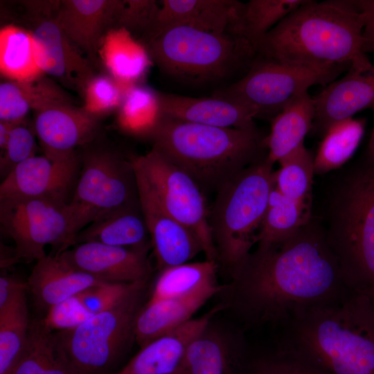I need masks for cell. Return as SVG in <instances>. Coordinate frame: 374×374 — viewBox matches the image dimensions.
<instances>
[{"label":"cell","mask_w":374,"mask_h":374,"mask_svg":"<svg viewBox=\"0 0 374 374\" xmlns=\"http://www.w3.org/2000/svg\"><path fill=\"white\" fill-rule=\"evenodd\" d=\"M98 55L110 76L125 86L136 84L151 63L148 51L123 27L109 28L103 37Z\"/></svg>","instance_id":"83f0119b"},{"label":"cell","mask_w":374,"mask_h":374,"mask_svg":"<svg viewBox=\"0 0 374 374\" xmlns=\"http://www.w3.org/2000/svg\"><path fill=\"white\" fill-rule=\"evenodd\" d=\"M147 136L153 149L190 175L202 188L217 191L262 157L265 147L257 130L217 127L162 115Z\"/></svg>","instance_id":"277c9868"},{"label":"cell","mask_w":374,"mask_h":374,"mask_svg":"<svg viewBox=\"0 0 374 374\" xmlns=\"http://www.w3.org/2000/svg\"><path fill=\"white\" fill-rule=\"evenodd\" d=\"M71 104L67 94L43 76L27 81H3L0 84V121L23 122L26 115L46 108Z\"/></svg>","instance_id":"f1b7e54d"},{"label":"cell","mask_w":374,"mask_h":374,"mask_svg":"<svg viewBox=\"0 0 374 374\" xmlns=\"http://www.w3.org/2000/svg\"><path fill=\"white\" fill-rule=\"evenodd\" d=\"M13 374H80L71 362L57 333L44 320L29 326L28 344Z\"/></svg>","instance_id":"f546056e"},{"label":"cell","mask_w":374,"mask_h":374,"mask_svg":"<svg viewBox=\"0 0 374 374\" xmlns=\"http://www.w3.org/2000/svg\"><path fill=\"white\" fill-rule=\"evenodd\" d=\"M220 290L215 282L184 296L149 300L137 313L134 337L141 348L177 328Z\"/></svg>","instance_id":"603a6c76"},{"label":"cell","mask_w":374,"mask_h":374,"mask_svg":"<svg viewBox=\"0 0 374 374\" xmlns=\"http://www.w3.org/2000/svg\"><path fill=\"white\" fill-rule=\"evenodd\" d=\"M130 87L121 84L110 75H94L82 90L84 104L82 107L98 118L118 109Z\"/></svg>","instance_id":"60d3db41"},{"label":"cell","mask_w":374,"mask_h":374,"mask_svg":"<svg viewBox=\"0 0 374 374\" xmlns=\"http://www.w3.org/2000/svg\"><path fill=\"white\" fill-rule=\"evenodd\" d=\"M31 32L37 63L44 74L84 89L93 73L91 64L80 53L58 24L55 16L37 18Z\"/></svg>","instance_id":"e0dca14e"},{"label":"cell","mask_w":374,"mask_h":374,"mask_svg":"<svg viewBox=\"0 0 374 374\" xmlns=\"http://www.w3.org/2000/svg\"><path fill=\"white\" fill-rule=\"evenodd\" d=\"M79 168L75 153L35 155L15 166L0 184V200L42 199L66 202Z\"/></svg>","instance_id":"4fadbf2b"},{"label":"cell","mask_w":374,"mask_h":374,"mask_svg":"<svg viewBox=\"0 0 374 374\" xmlns=\"http://www.w3.org/2000/svg\"><path fill=\"white\" fill-rule=\"evenodd\" d=\"M267 154L225 183L209 215L217 257L235 272L251 254L275 187Z\"/></svg>","instance_id":"8992f818"},{"label":"cell","mask_w":374,"mask_h":374,"mask_svg":"<svg viewBox=\"0 0 374 374\" xmlns=\"http://www.w3.org/2000/svg\"><path fill=\"white\" fill-rule=\"evenodd\" d=\"M143 284L105 283L90 287L51 308L47 312L46 322L53 330L72 329Z\"/></svg>","instance_id":"4316f807"},{"label":"cell","mask_w":374,"mask_h":374,"mask_svg":"<svg viewBox=\"0 0 374 374\" xmlns=\"http://www.w3.org/2000/svg\"><path fill=\"white\" fill-rule=\"evenodd\" d=\"M98 127V118L71 104L35 112L34 120L35 134L44 154L51 158L75 153V148L91 140Z\"/></svg>","instance_id":"ac0fdd59"},{"label":"cell","mask_w":374,"mask_h":374,"mask_svg":"<svg viewBox=\"0 0 374 374\" xmlns=\"http://www.w3.org/2000/svg\"><path fill=\"white\" fill-rule=\"evenodd\" d=\"M152 60L169 76L204 84L251 65L256 54L243 37L216 34L186 26L170 28L149 42Z\"/></svg>","instance_id":"52a82bcc"},{"label":"cell","mask_w":374,"mask_h":374,"mask_svg":"<svg viewBox=\"0 0 374 374\" xmlns=\"http://www.w3.org/2000/svg\"><path fill=\"white\" fill-rule=\"evenodd\" d=\"M144 285L79 326L57 332L71 362L80 374H98L108 368L134 336Z\"/></svg>","instance_id":"30bf717a"},{"label":"cell","mask_w":374,"mask_h":374,"mask_svg":"<svg viewBox=\"0 0 374 374\" xmlns=\"http://www.w3.org/2000/svg\"><path fill=\"white\" fill-rule=\"evenodd\" d=\"M29 326L25 294L0 313V374H13L28 344Z\"/></svg>","instance_id":"d590c367"},{"label":"cell","mask_w":374,"mask_h":374,"mask_svg":"<svg viewBox=\"0 0 374 374\" xmlns=\"http://www.w3.org/2000/svg\"><path fill=\"white\" fill-rule=\"evenodd\" d=\"M366 158L370 161H374V127L369 140Z\"/></svg>","instance_id":"7dc6e473"},{"label":"cell","mask_w":374,"mask_h":374,"mask_svg":"<svg viewBox=\"0 0 374 374\" xmlns=\"http://www.w3.org/2000/svg\"><path fill=\"white\" fill-rule=\"evenodd\" d=\"M279 341L328 374H374V303L352 292L303 310L279 325Z\"/></svg>","instance_id":"3957f363"},{"label":"cell","mask_w":374,"mask_h":374,"mask_svg":"<svg viewBox=\"0 0 374 374\" xmlns=\"http://www.w3.org/2000/svg\"><path fill=\"white\" fill-rule=\"evenodd\" d=\"M0 222L15 244L13 262L37 261L46 255L47 245L60 253L81 231L69 202L51 199L0 200Z\"/></svg>","instance_id":"9c48e42d"},{"label":"cell","mask_w":374,"mask_h":374,"mask_svg":"<svg viewBox=\"0 0 374 374\" xmlns=\"http://www.w3.org/2000/svg\"><path fill=\"white\" fill-rule=\"evenodd\" d=\"M305 0H251L244 3L236 35L253 48L281 20Z\"/></svg>","instance_id":"8d00e7d4"},{"label":"cell","mask_w":374,"mask_h":374,"mask_svg":"<svg viewBox=\"0 0 374 374\" xmlns=\"http://www.w3.org/2000/svg\"><path fill=\"white\" fill-rule=\"evenodd\" d=\"M274 171L275 188L284 196L311 202L314 172V157L304 145L281 159Z\"/></svg>","instance_id":"74e56055"},{"label":"cell","mask_w":374,"mask_h":374,"mask_svg":"<svg viewBox=\"0 0 374 374\" xmlns=\"http://www.w3.org/2000/svg\"><path fill=\"white\" fill-rule=\"evenodd\" d=\"M364 126V121L353 117L332 124L314 157V172L326 173L350 159L362 141Z\"/></svg>","instance_id":"d6a6232c"},{"label":"cell","mask_w":374,"mask_h":374,"mask_svg":"<svg viewBox=\"0 0 374 374\" xmlns=\"http://www.w3.org/2000/svg\"><path fill=\"white\" fill-rule=\"evenodd\" d=\"M324 231L343 281L374 303V161L349 170L334 186Z\"/></svg>","instance_id":"5b68a950"},{"label":"cell","mask_w":374,"mask_h":374,"mask_svg":"<svg viewBox=\"0 0 374 374\" xmlns=\"http://www.w3.org/2000/svg\"><path fill=\"white\" fill-rule=\"evenodd\" d=\"M243 5L233 0H163L146 31L149 42L165 30L179 26L235 35Z\"/></svg>","instance_id":"2e32d148"},{"label":"cell","mask_w":374,"mask_h":374,"mask_svg":"<svg viewBox=\"0 0 374 374\" xmlns=\"http://www.w3.org/2000/svg\"><path fill=\"white\" fill-rule=\"evenodd\" d=\"M314 100L315 118L312 130L324 134L332 124L374 107V72L348 71L328 84Z\"/></svg>","instance_id":"7402d4cb"},{"label":"cell","mask_w":374,"mask_h":374,"mask_svg":"<svg viewBox=\"0 0 374 374\" xmlns=\"http://www.w3.org/2000/svg\"><path fill=\"white\" fill-rule=\"evenodd\" d=\"M215 260L186 262L161 269L150 301L184 296L215 281Z\"/></svg>","instance_id":"e575fe53"},{"label":"cell","mask_w":374,"mask_h":374,"mask_svg":"<svg viewBox=\"0 0 374 374\" xmlns=\"http://www.w3.org/2000/svg\"><path fill=\"white\" fill-rule=\"evenodd\" d=\"M20 123L0 121V148L1 152L6 145L11 130L17 124Z\"/></svg>","instance_id":"bcb514c9"},{"label":"cell","mask_w":374,"mask_h":374,"mask_svg":"<svg viewBox=\"0 0 374 374\" xmlns=\"http://www.w3.org/2000/svg\"><path fill=\"white\" fill-rule=\"evenodd\" d=\"M235 274L240 308L253 322L279 326L296 312L339 302L353 292L323 226L312 217L286 240L258 246Z\"/></svg>","instance_id":"6da1fadb"},{"label":"cell","mask_w":374,"mask_h":374,"mask_svg":"<svg viewBox=\"0 0 374 374\" xmlns=\"http://www.w3.org/2000/svg\"><path fill=\"white\" fill-rule=\"evenodd\" d=\"M232 359L228 344L207 328L188 346L181 374H242L243 368L234 370Z\"/></svg>","instance_id":"836d02e7"},{"label":"cell","mask_w":374,"mask_h":374,"mask_svg":"<svg viewBox=\"0 0 374 374\" xmlns=\"http://www.w3.org/2000/svg\"><path fill=\"white\" fill-rule=\"evenodd\" d=\"M139 203L134 171L125 161L106 149L93 150L82 167L69 202L81 230L98 217Z\"/></svg>","instance_id":"7c38bea8"},{"label":"cell","mask_w":374,"mask_h":374,"mask_svg":"<svg viewBox=\"0 0 374 374\" xmlns=\"http://www.w3.org/2000/svg\"><path fill=\"white\" fill-rule=\"evenodd\" d=\"M315 118L314 98L305 92L296 97L272 118L269 134L264 139L267 159L272 165L304 145Z\"/></svg>","instance_id":"484cf974"},{"label":"cell","mask_w":374,"mask_h":374,"mask_svg":"<svg viewBox=\"0 0 374 374\" xmlns=\"http://www.w3.org/2000/svg\"><path fill=\"white\" fill-rule=\"evenodd\" d=\"M242 374H328L292 348L278 341L276 348L246 361Z\"/></svg>","instance_id":"ab89813d"},{"label":"cell","mask_w":374,"mask_h":374,"mask_svg":"<svg viewBox=\"0 0 374 374\" xmlns=\"http://www.w3.org/2000/svg\"><path fill=\"white\" fill-rule=\"evenodd\" d=\"M215 313L191 319L177 328L141 348L121 371L114 374H181L183 361L190 342L208 327Z\"/></svg>","instance_id":"ffe728a7"},{"label":"cell","mask_w":374,"mask_h":374,"mask_svg":"<svg viewBox=\"0 0 374 374\" xmlns=\"http://www.w3.org/2000/svg\"><path fill=\"white\" fill-rule=\"evenodd\" d=\"M363 17L356 1L305 0L257 44L256 56L313 67L339 64L374 72L362 48Z\"/></svg>","instance_id":"7a4b0ae2"},{"label":"cell","mask_w":374,"mask_h":374,"mask_svg":"<svg viewBox=\"0 0 374 374\" xmlns=\"http://www.w3.org/2000/svg\"><path fill=\"white\" fill-rule=\"evenodd\" d=\"M361 11L364 27L362 48L364 52L374 53V0H356Z\"/></svg>","instance_id":"f6af8a7d"},{"label":"cell","mask_w":374,"mask_h":374,"mask_svg":"<svg viewBox=\"0 0 374 374\" xmlns=\"http://www.w3.org/2000/svg\"><path fill=\"white\" fill-rule=\"evenodd\" d=\"M311 219V202L287 197L274 187L257 236L258 246H269L286 240Z\"/></svg>","instance_id":"4dcf8cb0"},{"label":"cell","mask_w":374,"mask_h":374,"mask_svg":"<svg viewBox=\"0 0 374 374\" xmlns=\"http://www.w3.org/2000/svg\"><path fill=\"white\" fill-rule=\"evenodd\" d=\"M124 1H60L55 19L71 41L90 57L98 54L105 33L117 22Z\"/></svg>","instance_id":"d6986e66"},{"label":"cell","mask_w":374,"mask_h":374,"mask_svg":"<svg viewBox=\"0 0 374 374\" xmlns=\"http://www.w3.org/2000/svg\"><path fill=\"white\" fill-rule=\"evenodd\" d=\"M34 133L23 122L11 130L0 158V172L3 179L18 164L35 154Z\"/></svg>","instance_id":"b9f144b4"},{"label":"cell","mask_w":374,"mask_h":374,"mask_svg":"<svg viewBox=\"0 0 374 374\" xmlns=\"http://www.w3.org/2000/svg\"><path fill=\"white\" fill-rule=\"evenodd\" d=\"M134 175L141 212L160 269L188 262L199 252H203L197 237L170 215L159 204L144 179L135 171Z\"/></svg>","instance_id":"9a60e30c"},{"label":"cell","mask_w":374,"mask_h":374,"mask_svg":"<svg viewBox=\"0 0 374 374\" xmlns=\"http://www.w3.org/2000/svg\"><path fill=\"white\" fill-rule=\"evenodd\" d=\"M159 3L152 0H125L120 11L117 26L145 33L155 19Z\"/></svg>","instance_id":"7bdbcfd3"},{"label":"cell","mask_w":374,"mask_h":374,"mask_svg":"<svg viewBox=\"0 0 374 374\" xmlns=\"http://www.w3.org/2000/svg\"><path fill=\"white\" fill-rule=\"evenodd\" d=\"M103 282L69 264L58 253L36 261L27 285L35 303L47 311L90 287Z\"/></svg>","instance_id":"cb8c5ba5"},{"label":"cell","mask_w":374,"mask_h":374,"mask_svg":"<svg viewBox=\"0 0 374 374\" xmlns=\"http://www.w3.org/2000/svg\"><path fill=\"white\" fill-rule=\"evenodd\" d=\"M84 242L124 247H151L140 203L105 214L92 222L78 233L73 246Z\"/></svg>","instance_id":"d4e9b609"},{"label":"cell","mask_w":374,"mask_h":374,"mask_svg":"<svg viewBox=\"0 0 374 374\" xmlns=\"http://www.w3.org/2000/svg\"><path fill=\"white\" fill-rule=\"evenodd\" d=\"M130 162L162 208L200 241L207 260H215L208 210L202 188L186 172L156 150L133 156Z\"/></svg>","instance_id":"8fae6325"},{"label":"cell","mask_w":374,"mask_h":374,"mask_svg":"<svg viewBox=\"0 0 374 374\" xmlns=\"http://www.w3.org/2000/svg\"><path fill=\"white\" fill-rule=\"evenodd\" d=\"M28 289L27 283L9 276L0 277V313L7 310Z\"/></svg>","instance_id":"ee69618b"},{"label":"cell","mask_w":374,"mask_h":374,"mask_svg":"<svg viewBox=\"0 0 374 374\" xmlns=\"http://www.w3.org/2000/svg\"><path fill=\"white\" fill-rule=\"evenodd\" d=\"M161 115L209 126L256 130L255 114L246 107L216 96L194 98L158 93Z\"/></svg>","instance_id":"44dd1931"},{"label":"cell","mask_w":374,"mask_h":374,"mask_svg":"<svg viewBox=\"0 0 374 374\" xmlns=\"http://www.w3.org/2000/svg\"><path fill=\"white\" fill-rule=\"evenodd\" d=\"M117 111L123 129L147 136L161 116L158 92L134 84L125 93Z\"/></svg>","instance_id":"f35d334b"},{"label":"cell","mask_w":374,"mask_h":374,"mask_svg":"<svg viewBox=\"0 0 374 374\" xmlns=\"http://www.w3.org/2000/svg\"><path fill=\"white\" fill-rule=\"evenodd\" d=\"M147 247L96 242L75 244L58 253L73 267L105 283H145L150 272Z\"/></svg>","instance_id":"5bb4252c"},{"label":"cell","mask_w":374,"mask_h":374,"mask_svg":"<svg viewBox=\"0 0 374 374\" xmlns=\"http://www.w3.org/2000/svg\"><path fill=\"white\" fill-rule=\"evenodd\" d=\"M350 69L348 64L313 67L256 56L241 79L213 96L246 107L256 118L272 119L310 87L317 84L326 87Z\"/></svg>","instance_id":"ba28073f"},{"label":"cell","mask_w":374,"mask_h":374,"mask_svg":"<svg viewBox=\"0 0 374 374\" xmlns=\"http://www.w3.org/2000/svg\"><path fill=\"white\" fill-rule=\"evenodd\" d=\"M0 71L8 80L27 81L43 76L35 58L33 37L14 25L0 30Z\"/></svg>","instance_id":"1f68e13d"}]
</instances>
